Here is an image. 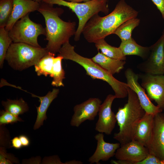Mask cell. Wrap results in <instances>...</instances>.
<instances>
[{
	"instance_id": "1",
	"label": "cell",
	"mask_w": 164,
	"mask_h": 164,
	"mask_svg": "<svg viewBox=\"0 0 164 164\" xmlns=\"http://www.w3.org/2000/svg\"><path fill=\"white\" fill-rule=\"evenodd\" d=\"M138 12L127 4L120 0L114 10L105 16L98 14L93 16L85 24L82 33L89 43H94L113 34L122 24L130 19L137 18Z\"/></svg>"
},
{
	"instance_id": "2",
	"label": "cell",
	"mask_w": 164,
	"mask_h": 164,
	"mask_svg": "<svg viewBox=\"0 0 164 164\" xmlns=\"http://www.w3.org/2000/svg\"><path fill=\"white\" fill-rule=\"evenodd\" d=\"M43 2L39 3L37 10L43 16L46 25L45 40L48 42L46 48L48 52L55 54L59 53L62 45L74 35L76 32L75 22H66L60 16L64 11L60 8Z\"/></svg>"
},
{
	"instance_id": "3",
	"label": "cell",
	"mask_w": 164,
	"mask_h": 164,
	"mask_svg": "<svg viewBox=\"0 0 164 164\" xmlns=\"http://www.w3.org/2000/svg\"><path fill=\"white\" fill-rule=\"evenodd\" d=\"M63 59L73 61L82 66L87 75L93 79H98L107 82L114 91L116 98H123L128 96L127 83L116 79L91 59L83 57L75 52L74 47L68 41L63 44L59 52Z\"/></svg>"
},
{
	"instance_id": "4",
	"label": "cell",
	"mask_w": 164,
	"mask_h": 164,
	"mask_svg": "<svg viewBox=\"0 0 164 164\" xmlns=\"http://www.w3.org/2000/svg\"><path fill=\"white\" fill-rule=\"evenodd\" d=\"M128 100L123 107L119 108L116 114L119 131L114 133L113 138L121 145L132 140L134 128L145 112L141 106L134 91L128 87Z\"/></svg>"
},
{
	"instance_id": "5",
	"label": "cell",
	"mask_w": 164,
	"mask_h": 164,
	"mask_svg": "<svg viewBox=\"0 0 164 164\" xmlns=\"http://www.w3.org/2000/svg\"><path fill=\"white\" fill-rule=\"evenodd\" d=\"M108 0H92L81 3H75L65 0H42V2L54 5L68 7L74 12L78 19V25L74 35V40H79L85 24L93 16L101 12L108 13Z\"/></svg>"
},
{
	"instance_id": "6",
	"label": "cell",
	"mask_w": 164,
	"mask_h": 164,
	"mask_svg": "<svg viewBox=\"0 0 164 164\" xmlns=\"http://www.w3.org/2000/svg\"><path fill=\"white\" fill-rule=\"evenodd\" d=\"M48 52L46 47L12 42L7 51L5 60L13 69L21 71L35 66Z\"/></svg>"
},
{
	"instance_id": "7",
	"label": "cell",
	"mask_w": 164,
	"mask_h": 164,
	"mask_svg": "<svg viewBox=\"0 0 164 164\" xmlns=\"http://www.w3.org/2000/svg\"><path fill=\"white\" fill-rule=\"evenodd\" d=\"M28 13L17 21L8 31L9 35L14 43H22L41 47L38 42L40 35L46 36L45 28L32 21Z\"/></svg>"
},
{
	"instance_id": "8",
	"label": "cell",
	"mask_w": 164,
	"mask_h": 164,
	"mask_svg": "<svg viewBox=\"0 0 164 164\" xmlns=\"http://www.w3.org/2000/svg\"><path fill=\"white\" fill-rule=\"evenodd\" d=\"M149 55L138 68L145 73L153 75L164 74V29L161 36L150 46Z\"/></svg>"
},
{
	"instance_id": "9",
	"label": "cell",
	"mask_w": 164,
	"mask_h": 164,
	"mask_svg": "<svg viewBox=\"0 0 164 164\" xmlns=\"http://www.w3.org/2000/svg\"><path fill=\"white\" fill-rule=\"evenodd\" d=\"M141 86L146 90L151 101H154L157 106L164 110V74L153 75L140 73Z\"/></svg>"
},
{
	"instance_id": "10",
	"label": "cell",
	"mask_w": 164,
	"mask_h": 164,
	"mask_svg": "<svg viewBox=\"0 0 164 164\" xmlns=\"http://www.w3.org/2000/svg\"><path fill=\"white\" fill-rule=\"evenodd\" d=\"M125 74L128 86L136 93L145 113L154 115L162 112V110L152 102L145 93V89L138 82V74H136L130 68L126 70Z\"/></svg>"
},
{
	"instance_id": "11",
	"label": "cell",
	"mask_w": 164,
	"mask_h": 164,
	"mask_svg": "<svg viewBox=\"0 0 164 164\" xmlns=\"http://www.w3.org/2000/svg\"><path fill=\"white\" fill-rule=\"evenodd\" d=\"M116 98L115 95H108L100 107L98 119L95 128V130L100 133L110 135L115 127L117 120L116 114L112 111L111 106Z\"/></svg>"
},
{
	"instance_id": "12",
	"label": "cell",
	"mask_w": 164,
	"mask_h": 164,
	"mask_svg": "<svg viewBox=\"0 0 164 164\" xmlns=\"http://www.w3.org/2000/svg\"><path fill=\"white\" fill-rule=\"evenodd\" d=\"M149 153L153 154L164 163V114L153 116L152 131L147 147Z\"/></svg>"
},
{
	"instance_id": "13",
	"label": "cell",
	"mask_w": 164,
	"mask_h": 164,
	"mask_svg": "<svg viewBox=\"0 0 164 164\" xmlns=\"http://www.w3.org/2000/svg\"><path fill=\"white\" fill-rule=\"evenodd\" d=\"M101 101L98 98H91L83 103L77 104L73 108L74 114L70 124L78 127L87 120H94L98 113Z\"/></svg>"
},
{
	"instance_id": "14",
	"label": "cell",
	"mask_w": 164,
	"mask_h": 164,
	"mask_svg": "<svg viewBox=\"0 0 164 164\" xmlns=\"http://www.w3.org/2000/svg\"><path fill=\"white\" fill-rule=\"evenodd\" d=\"M149 153L147 148L136 141L132 140L120 145L114 155L117 159L127 161L135 164L143 160Z\"/></svg>"
},
{
	"instance_id": "15",
	"label": "cell",
	"mask_w": 164,
	"mask_h": 164,
	"mask_svg": "<svg viewBox=\"0 0 164 164\" xmlns=\"http://www.w3.org/2000/svg\"><path fill=\"white\" fill-rule=\"evenodd\" d=\"M94 138L97 141V145L94 152L88 160L90 164H98L100 160H108L115 155L116 150L120 146L119 143H113L105 142L103 133L99 132L95 136Z\"/></svg>"
},
{
	"instance_id": "16",
	"label": "cell",
	"mask_w": 164,
	"mask_h": 164,
	"mask_svg": "<svg viewBox=\"0 0 164 164\" xmlns=\"http://www.w3.org/2000/svg\"><path fill=\"white\" fill-rule=\"evenodd\" d=\"M153 116L145 113L136 123L133 131L132 140L139 142L147 148L151 137Z\"/></svg>"
},
{
	"instance_id": "17",
	"label": "cell",
	"mask_w": 164,
	"mask_h": 164,
	"mask_svg": "<svg viewBox=\"0 0 164 164\" xmlns=\"http://www.w3.org/2000/svg\"><path fill=\"white\" fill-rule=\"evenodd\" d=\"M39 5L34 0H13L12 14L5 27V29L9 31L15 23L28 13L37 11Z\"/></svg>"
},
{
	"instance_id": "18",
	"label": "cell",
	"mask_w": 164,
	"mask_h": 164,
	"mask_svg": "<svg viewBox=\"0 0 164 164\" xmlns=\"http://www.w3.org/2000/svg\"><path fill=\"white\" fill-rule=\"evenodd\" d=\"M59 92L58 89L53 88L52 91H49L45 96L40 97L31 94L32 97L39 98L40 103L39 107H36L37 114L36 119L34 126L33 129H38L43 125L44 120L47 118L46 112L49 106L53 101L56 98Z\"/></svg>"
},
{
	"instance_id": "19",
	"label": "cell",
	"mask_w": 164,
	"mask_h": 164,
	"mask_svg": "<svg viewBox=\"0 0 164 164\" xmlns=\"http://www.w3.org/2000/svg\"><path fill=\"white\" fill-rule=\"evenodd\" d=\"M91 59L94 62L112 75L119 73L124 68L126 63L125 60L111 58L99 51Z\"/></svg>"
},
{
	"instance_id": "20",
	"label": "cell",
	"mask_w": 164,
	"mask_h": 164,
	"mask_svg": "<svg viewBox=\"0 0 164 164\" xmlns=\"http://www.w3.org/2000/svg\"><path fill=\"white\" fill-rule=\"evenodd\" d=\"M125 56L136 55L143 59H147L150 52L149 47H144L137 44L132 38L131 39L121 42L119 47Z\"/></svg>"
},
{
	"instance_id": "21",
	"label": "cell",
	"mask_w": 164,
	"mask_h": 164,
	"mask_svg": "<svg viewBox=\"0 0 164 164\" xmlns=\"http://www.w3.org/2000/svg\"><path fill=\"white\" fill-rule=\"evenodd\" d=\"M55 54L48 52L34 66L37 75L51 77Z\"/></svg>"
},
{
	"instance_id": "22",
	"label": "cell",
	"mask_w": 164,
	"mask_h": 164,
	"mask_svg": "<svg viewBox=\"0 0 164 164\" xmlns=\"http://www.w3.org/2000/svg\"><path fill=\"white\" fill-rule=\"evenodd\" d=\"M140 21V19L137 18L129 19L120 26L113 34L118 36L121 42L129 40L132 38V31L139 25Z\"/></svg>"
},
{
	"instance_id": "23",
	"label": "cell",
	"mask_w": 164,
	"mask_h": 164,
	"mask_svg": "<svg viewBox=\"0 0 164 164\" xmlns=\"http://www.w3.org/2000/svg\"><path fill=\"white\" fill-rule=\"evenodd\" d=\"M95 46L98 51L106 56L111 58L125 60L126 57L119 47L113 46L108 44L104 38L99 39L95 43Z\"/></svg>"
},
{
	"instance_id": "24",
	"label": "cell",
	"mask_w": 164,
	"mask_h": 164,
	"mask_svg": "<svg viewBox=\"0 0 164 164\" xmlns=\"http://www.w3.org/2000/svg\"><path fill=\"white\" fill-rule=\"evenodd\" d=\"M2 104L5 111L17 116L27 111L29 109L27 104L22 98L19 100L7 99L6 101H2Z\"/></svg>"
},
{
	"instance_id": "25",
	"label": "cell",
	"mask_w": 164,
	"mask_h": 164,
	"mask_svg": "<svg viewBox=\"0 0 164 164\" xmlns=\"http://www.w3.org/2000/svg\"><path fill=\"white\" fill-rule=\"evenodd\" d=\"M63 59L61 55L55 57L51 77L53 78L51 85L56 87H63V80L65 78V73L62 66V61Z\"/></svg>"
},
{
	"instance_id": "26",
	"label": "cell",
	"mask_w": 164,
	"mask_h": 164,
	"mask_svg": "<svg viewBox=\"0 0 164 164\" xmlns=\"http://www.w3.org/2000/svg\"><path fill=\"white\" fill-rule=\"evenodd\" d=\"M12 41L5 27H0V67H2L7 51Z\"/></svg>"
},
{
	"instance_id": "27",
	"label": "cell",
	"mask_w": 164,
	"mask_h": 164,
	"mask_svg": "<svg viewBox=\"0 0 164 164\" xmlns=\"http://www.w3.org/2000/svg\"><path fill=\"white\" fill-rule=\"evenodd\" d=\"M13 0H0V27H5L12 13Z\"/></svg>"
},
{
	"instance_id": "28",
	"label": "cell",
	"mask_w": 164,
	"mask_h": 164,
	"mask_svg": "<svg viewBox=\"0 0 164 164\" xmlns=\"http://www.w3.org/2000/svg\"><path fill=\"white\" fill-rule=\"evenodd\" d=\"M22 121L23 120L19 116H16L10 112L2 110L0 111V125L12 124L18 121Z\"/></svg>"
},
{
	"instance_id": "29",
	"label": "cell",
	"mask_w": 164,
	"mask_h": 164,
	"mask_svg": "<svg viewBox=\"0 0 164 164\" xmlns=\"http://www.w3.org/2000/svg\"><path fill=\"white\" fill-rule=\"evenodd\" d=\"M0 153V164H12L17 161L15 157L7 153L4 148H1Z\"/></svg>"
},
{
	"instance_id": "30",
	"label": "cell",
	"mask_w": 164,
	"mask_h": 164,
	"mask_svg": "<svg viewBox=\"0 0 164 164\" xmlns=\"http://www.w3.org/2000/svg\"><path fill=\"white\" fill-rule=\"evenodd\" d=\"M135 164H164L158 158L153 154L149 153L142 160Z\"/></svg>"
},
{
	"instance_id": "31",
	"label": "cell",
	"mask_w": 164,
	"mask_h": 164,
	"mask_svg": "<svg viewBox=\"0 0 164 164\" xmlns=\"http://www.w3.org/2000/svg\"><path fill=\"white\" fill-rule=\"evenodd\" d=\"M160 12L164 20V0H151Z\"/></svg>"
},
{
	"instance_id": "32",
	"label": "cell",
	"mask_w": 164,
	"mask_h": 164,
	"mask_svg": "<svg viewBox=\"0 0 164 164\" xmlns=\"http://www.w3.org/2000/svg\"><path fill=\"white\" fill-rule=\"evenodd\" d=\"M12 147L19 149L22 147V143L19 137H15L11 140Z\"/></svg>"
},
{
	"instance_id": "33",
	"label": "cell",
	"mask_w": 164,
	"mask_h": 164,
	"mask_svg": "<svg viewBox=\"0 0 164 164\" xmlns=\"http://www.w3.org/2000/svg\"><path fill=\"white\" fill-rule=\"evenodd\" d=\"M19 137L21 141L22 146H28L30 144V141L28 138L24 135H20Z\"/></svg>"
},
{
	"instance_id": "34",
	"label": "cell",
	"mask_w": 164,
	"mask_h": 164,
	"mask_svg": "<svg viewBox=\"0 0 164 164\" xmlns=\"http://www.w3.org/2000/svg\"><path fill=\"white\" fill-rule=\"evenodd\" d=\"M111 163L116 164H133L132 162L129 161L121 159H118L117 160H112L111 161Z\"/></svg>"
},
{
	"instance_id": "35",
	"label": "cell",
	"mask_w": 164,
	"mask_h": 164,
	"mask_svg": "<svg viewBox=\"0 0 164 164\" xmlns=\"http://www.w3.org/2000/svg\"><path fill=\"white\" fill-rule=\"evenodd\" d=\"M66 1L75 3H81L83 2H86L92 0H65Z\"/></svg>"
},
{
	"instance_id": "36",
	"label": "cell",
	"mask_w": 164,
	"mask_h": 164,
	"mask_svg": "<svg viewBox=\"0 0 164 164\" xmlns=\"http://www.w3.org/2000/svg\"><path fill=\"white\" fill-rule=\"evenodd\" d=\"M83 162L80 161H76V160H73L67 162L66 164H82Z\"/></svg>"
},
{
	"instance_id": "37",
	"label": "cell",
	"mask_w": 164,
	"mask_h": 164,
	"mask_svg": "<svg viewBox=\"0 0 164 164\" xmlns=\"http://www.w3.org/2000/svg\"><path fill=\"white\" fill-rule=\"evenodd\" d=\"M34 0L39 3H40L42 1V0Z\"/></svg>"
}]
</instances>
